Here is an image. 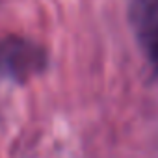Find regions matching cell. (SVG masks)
<instances>
[{
    "mask_svg": "<svg viewBox=\"0 0 158 158\" xmlns=\"http://www.w3.org/2000/svg\"><path fill=\"white\" fill-rule=\"evenodd\" d=\"M48 69V52L43 45L17 34L0 37V76L26 84Z\"/></svg>",
    "mask_w": 158,
    "mask_h": 158,
    "instance_id": "obj_1",
    "label": "cell"
},
{
    "mask_svg": "<svg viewBox=\"0 0 158 158\" xmlns=\"http://www.w3.org/2000/svg\"><path fill=\"white\" fill-rule=\"evenodd\" d=\"M128 23L152 73L158 74V0H128Z\"/></svg>",
    "mask_w": 158,
    "mask_h": 158,
    "instance_id": "obj_2",
    "label": "cell"
}]
</instances>
